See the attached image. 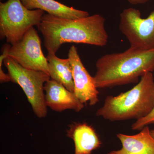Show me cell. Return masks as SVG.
<instances>
[{
    "mask_svg": "<svg viewBox=\"0 0 154 154\" xmlns=\"http://www.w3.org/2000/svg\"><path fill=\"white\" fill-rule=\"evenodd\" d=\"M69 59L74 82L75 95L83 104L88 102L90 106L99 102V92L94 77L91 76L82 62L78 49L72 45L69 51Z\"/></svg>",
    "mask_w": 154,
    "mask_h": 154,
    "instance_id": "8",
    "label": "cell"
},
{
    "mask_svg": "<svg viewBox=\"0 0 154 154\" xmlns=\"http://www.w3.org/2000/svg\"><path fill=\"white\" fill-rule=\"evenodd\" d=\"M45 14L40 10H30L21 0L0 2V37L11 45L20 41L25 33L41 22Z\"/></svg>",
    "mask_w": 154,
    "mask_h": 154,
    "instance_id": "4",
    "label": "cell"
},
{
    "mask_svg": "<svg viewBox=\"0 0 154 154\" xmlns=\"http://www.w3.org/2000/svg\"><path fill=\"white\" fill-rule=\"evenodd\" d=\"M96 66L94 77L98 88L137 83L140 78L154 72V48L130 47L122 52L105 54L97 60Z\"/></svg>",
    "mask_w": 154,
    "mask_h": 154,
    "instance_id": "2",
    "label": "cell"
},
{
    "mask_svg": "<svg viewBox=\"0 0 154 154\" xmlns=\"http://www.w3.org/2000/svg\"><path fill=\"white\" fill-rule=\"evenodd\" d=\"M150 133L152 136L154 138V129H150Z\"/></svg>",
    "mask_w": 154,
    "mask_h": 154,
    "instance_id": "17",
    "label": "cell"
},
{
    "mask_svg": "<svg viewBox=\"0 0 154 154\" xmlns=\"http://www.w3.org/2000/svg\"><path fill=\"white\" fill-rule=\"evenodd\" d=\"M127 1L131 5H138L146 4L150 0H127Z\"/></svg>",
    "mask_w": 154,
    "mask_h": 154,
    "instance_id": "16",
    "label": "cell"
},
{
    "mask_svg": "<svg viewBox=\"0 0 154 154\" xmlns=\"http://www.w3.org/2000/svg\"><path fill=\"white\" fill-rule=\"evenodd\" d=\"M154 108V76L149 72L129 91L107 96L96 115L110 122L137 120L148 115Z\"/></svg>",
    "mask_w": 154,
    "mask_h": 154,
    "instance_id": "3",
    "label": "cell"
},
{
    "mask_svg": "<svg viewBox=\"0 0 154 154\" xmlns=\"http://www.w3.org/2000/svg\"><path fill=\"white\" fill-rule=\"evenodd\" d=\"M119 29L131 47L143 50L154 48V11L143 18L137 9H124L120 14Z\"/></svg>",
    "mask_w": 154,
    "mask_h": 154,
    "instance_id": "6",
    "label": "cell"
},
{
    "mask_svg": "<svg viewBox=\"0 0 154 154\" xmlns=\"http://www.w3.org/2000/svg\"><path fill=\"white\" fill-rule=\"evenodd\" d=\"M8 56L25 68L44 72L49 75L48 62L42 50L41 39L33 27L20 41L11 45Z\"/></svg>",
    "mask_w": 154,
    "mask_h": 154,
    "instance_id": "7",
    "label": "cell"
},
{
    "mask_svg": "<svg viewBox=\"0 0 154 154\" xmlns=\"http://www.w3.org/2000/svg\"><path fill=\"white\" fill-rule=\"evenodd\" d=\"M30 10H40L52 16L69 19H77L90 16L88 12L66 5L55 0H21Z\"/></svg>",
    "mask_w": 154,
    "mask_h": 154,
    "instance_id": "12",
    "label": "cell"
},
{
    "mask_svg": "<svg viewBox=\"0 0 154 154\" xmlns=\"http://www.w3.org/2000/svg\"><path fill=\"white\" fill-rule=\"evenodd\" d=\"M67 136L74 143L75 154H91L102 144L96 130L86 123L71 125Z\"/></svg>",
    "mask_w": 154,
    "mask_h": 154,
    "instance_id": "11",
    "label": "cell"
},
{
    "mask_svg": "<svg viewBox=\"0 0 154 154\" xmlns=\"http://www.w3.org/2000/svg\"><path fill=\"white\" fill-rule=\"evenodd\" d=\"M153 74L154 76V72ZM150 125H154V108L148 115L134 122L131 125V129L133 131H140L144 127Z\"/></svg>",
    "mask_w": 154,
    "mask_h": 154,
    "instance_id": "14",
    "label": "cell"
},
{
    "mask_svg": "<svg viewBox=\"0 0 154 154\" xmlns=\"http://www.w3.org/2000/svg\"><path fill=\"white\" fill-rule=\"evenodd\" d=\"M11 82L19 85L25 93L35 115L38 118L47 116L44 85L50 79L44 72L25 68L8 56L4 60Z\"/></svg>",
    "mask_w": 154,
    "mask_h": 154,
    "instance_id": "5",
    "label": "cell"
},
{
    "mask_svg": "<svg viewBox=\"0 0 154 154\" xmlns=\"http://www.w3.org/2000/svg\"><path fill=\"white\" fill-rule=\"evenodd\" d=\"M44 91L46 106L54 111L72 110L79 112L85 107L74 93L51 79L45 84Z\"/></svg>",
    "mask_w": 154,
    "mask_h": 154,
    "instance_id": "9",
    "label": "cell"
},
{
    "mask_svg": "<svg viewBox=\"0 0 154 154\" xmlns=\"http://www.w3.org/2000/svg\"><path fill=\"white\" fill-rule=\"evenodd\" d=\"M49 75L51 79L61 84L66 89L74 92L72 71L69 59H61L55 54H48Z\"/></svg>",
    "mask_w": 154,
    "mask_h": 154,
    "instance_id": "13",
    "label": "cell"
},
{
    "mask_svg": "<svg viewBox=\"0 0 154 154\" xmlns=\"http://www.w3.org/2000/svg\"><path fill=\"white\" fill-rule=\"evenodd\" d=\"M11 45L5 44L3 45L2 48V54L0 56V82L1 83L8 82H11L10 78L8 74L4 72L2 69V65L4 60L8 56L9 50L11 46Z\"/></svg>",
    "mask_w": 154,
    "mask_h": 154,
    "instance_id": "15",
    "label": "cell"
},
{
    "mask_svg": "<svg viewBox=\"0 0 154 154\" xmlns=\"http://www.w3.org/2000/svg\"><path fill=\"white\" fill-rule=\"evenodd\" d=\"M116 136L121 142V148L107 154H154V138L149 126L144 127L137 134L119 133Z\"/></svg>",
    "mask_w": 154,
    "mask_h": 154,
    "instance_id": "10",
    "label": "cell"
},
{
    "mask_svg": "<svg viewBox=\"0 0 154 154\" xmlns=\"http://www.w3.org/2000/svg\"><path fill=\"white\" fill-rule=\"evenodd\" d=\"M105 22V18L98 14L69 19L46 14L37 27L44 38L48 54H56L66 42L105 46L108 40Z\"/></svg>",
    "mask_w": 154,
    "mask_h": 154,
    "instance_id": "1",
    "label": "cell"
}]
</instances>
